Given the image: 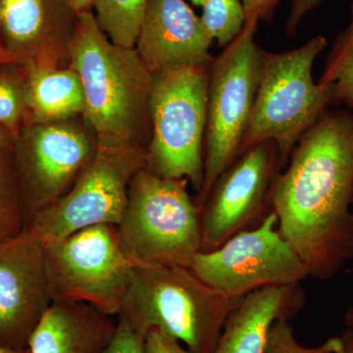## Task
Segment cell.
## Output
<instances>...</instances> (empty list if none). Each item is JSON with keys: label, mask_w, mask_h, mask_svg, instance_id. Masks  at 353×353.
Wrapping results in <instances>:
<instances>
[{"label": "cell", "mask_w": 353, "mask_h": 353, "mask_svg": "<svg viewBox=\"0 0 353 353\" xmlns=\"http://www.w3.org/2000/svg\"><path fill=\"white\" fill-rule=\"evenodd\" d=\"M0 353H30L28 348L25 350H15V348H10L0 345Z\"/></svg>", "instance_id": "cell-33"}, {"label": "cell", "mask_w": 353, "mask_h": 353, "mask_svg": "<svg viewBox=\"0 0 353 353\" xmlns=\"http://www.w3.org/2000/svg\"><path fill=\"white\" fill-rule=\"evenodd\" d=\"M15 137L9 130L0 125V150H11L13 148Z\"/></svg>", "instance_id": "cell-31"}, {"label": "cell", "mask_w": 353, "mask_h": 353, "mask_svg": "<svg viewBox=\"0 0 353 353\" xmlns=\"http://www.w3.org/2000/svg\"><path fill=\"white\" fill-rule=\"evenodd\" d=\"M326 46V38L316 36L294 50L265 52L259 90L239 157L252 146L272 141L285 168L299 139L334 101L333 88L314 82L312 77L316 58Z\"/></svg>", "instance_id": "cell-4"}, {"label": "cell", "mask_w": 353, "mask_h": 353, "mask_svg": "<svg viewBox=\"0 0 353 353\" xmlns=\"http://www.w3.org/2000/svg\"><path fill=\"white\" fill-rule=\"evenodd\" d=\"M190 270L204 284L234 296L269 287L301 284L305 265L283 238L274 211L212 252L197 253Z\"/></svg>", "instance_id": "cell-11"}, {"label": "cell", "mask_w": 353, "mask_h": 353, "mask_svg": "<svg viewBox=\"0 0 353 353\" xmlns=\"http://www.w3.org/2000/svg\"><path fill=\"white\" fill-rule=\"evenodd\" d=\"M101 353H145V336L122 316H118L112 340Z\"/></svg>", "instance_id": "cell-25"}, {"label": "cell", "mask_w": 353, "mask_h": 353, "mask_svg": "<svg viewBox=\"0 0 353 353\" xmlns=\"http://www.w3.org/2000/svg\"><path fill=\"white\" fill-rule=\"evenodd\" d=\"M52 303H85L119 315L134 265L121 245L115 225H97L44 246Z\"/></svg>", "instance_id": "cell-9"}, {"label": "cell", "mask_w": 353, "mask_h": 353, "mask_svg": "<svg viewBox=\"0 0 353 353\" xmlns=\"http://www.w3.org/2000/svg\"><path fill=\"white\" fill-rule=\"evenodd\" d=\"M117 327L113 316L85 303H51L32 332L30 353H101Z\"/></svg>", "instance_id": "cell-17"}, {"label": "cell", "mask_w": 353, "mask_h": 353, "mask_svg": "<svg viewBox=\"0 0 353 353\" xmlns=\"http://www.w3.org/2000/svg\"><path fill=\"white\" fill-rule=\"evenodd\" d=\"M339 336L341 345L336 353H353V329L347 328Z\"/></svg>", "instance_id": "cell-29"}, {"label": "cell", "mask_w": 353, "mask_h": 353, "mask_svg": "<svg viewBox=\"0 0 353 353\" xmlns=\"http://www.w3.org/2000/svg\"><path fill=\"white\" fill-rule=\"evenodd\" d=\"M145 353H194L170 334L152 329L145 336Z\"/></svg>", "instance_id": "cell-26"}, {"label": "cell", "mask_w": 353, "mask_h": 353, "mask_svg": "<svg viewBox=\"0 0 353 353\" xmlns=\"http://www.w3.org/2000/svg\"><path fill=\"white\" fill-rule=\"evenodd\" d=\"M97 150L99 139L83 116L21 130L12 157L28 221L69 192Z\"/></svg>", "instance_id": "cell-10"}, {"label": "cell", "mask_w": 353, "mask_h": 353, "mask_svg": "<svg viewBox=\"0 0 353 353\" xmlns=\"http://www.w3.org/2000/svg\"><path fill=\"white\" fill-rule=\"evenodd\" d=\"M148 0H94L102 31L113 43L134 48Z\"/></svg>", "instance_id": "cell-19"}, {"label": "cell", "mask_w": 353, "mask_h": 353, "mask_svg": "<svg viewBox=\"0 0 353 353\" xmlns=\"http://www.w3.org/2000/svg\"><path fill=\"white\" fill-rule=\"evenodd\" d=\"M6 61V57H4L3 51H2L1 43H0V62Z\"/></svg>", "instance_id": "cell-35"}, {"label": "cell", "mask_w": 353, "mask_h": 353, "mask_svg": "<svg viewBox=\"0 0 353 353\" xmlns=\"http://www.w3.org/2000/svg\"><path fill=\"white\" fill-rule=\"evenodd\" d=\"M318 83L333 88L334 101L353 110V2L350 23L336 37Z\"/></svg>", "instance_id": "cell-21"}, {"label": "cell", "mask_w": 353, "mask_h": 353, "mask_svg": "<svg viewBox=\"0 0 353 353\" xmlns=\"http://www.w3.org/2000/svg\"><path fill=\"white\" fill-rule=\"evenodd\" d=\"M27 222L14 169L12 148L0 150V241L23 233Z\"/></svg>", "instance_id": "cell-22"}, {"label": "cell", "mask_w": 353, "mask_h": 353, "mask_svg": "<svg viewBox=\"0 0 353 353\" xmlns=\"http://www.w3.org/2000/svg\"><path fill=\"white\" fill-rule=\"evenodd\" d=\"M76 13L92 12L94 0H66Z\"/></svg>", "instance_id": "cell-30"}, {"label": "cell", "mask_w": 353, "mask_h": 353, "mask_svg": "<svg viewBox=\"0 0 353 353\" xmlns=\"http://www.w3.org/2000/svg\"><path fill=\"white\" fill-rule=\"evenodd\" d=\"M29 123L59 122L83 116L85 94L78 73L64 68L27 69Z\"/></svg>", "instance_id": "cell-18"}, {"label": "cell", "mask_w": 353, "mask_h": 353, "mask_svg": "<svg viewBox=\"0 0 353 353\" xmlns=\"http://www.w3.org/2000/svg\"><path fill=\"white\" fill-rule=\"evenodd\" d=\"M188 183L148 168L132 178L126 209L116 227L134 266L190 268L201 252V210Z\"/></svg>", "instance_id": "cell-5"}, {"label": "cell", "mask_w": 353, "mask_h": 353, "mask_svg": "<svg viewBox=\"0 0 353 353\" xmlns=\"http://www.w3.org/2000/svg\"><path fill=\"white\" fill-rule=\"evenodd\" d=\"M29 122L28 71L11 61L0 62V125L14 137Z\"/></svg>", "instance_id": "cell-20"}, {"label": "cell", "mask_w": 353, "mask_h": 353, "mask_svg": "<svg viewBox=\"0 0 353 353\" xmlns=\"http://www.w3.org/2000/svg\"><path fill=\"white\" fill-rule=\"evenodd\" d=\"M78 13L66 0H0V43L6 61L26 69L70 66Z\"/></svg>", "instance_id": "cell-14"}, {"label": "cell", "mask_w": 353, "mask_h": 353, "mask_svg": "<svg viewBox=\"0 0 353 353\" xmlns=\"http://www.w3.org/2000/svg\"><path fill=\"white\" fill-rule=\"evenodd\" d=\"M305 303L301 284L264 288L246 294L227 318L212 353H263L274 323L290 321Z\"/></svg>", "instance_id": "cell-16"}, {"label": "cell", "mask_w": 353, "mask_h": 353, "mask_svg": "<svg viewBox=\"0 0 353 353\" xmlns=\"http://www.w3.org/2000/svg\"><path fill=\"white\" fill-rule=\"evenodd\" d=\"M51 303L41 243L27 230L0 241V345L28 348Z\"/></svg>", "instance_id": "cell-13"}, {"label": "cell", "mask_w": 353, "mask_h": 353, "mask_svg": "<svg viewBox=\"0 0 353 353\" xmlns=\"http://www.w3.org/2000/svg\"><path fill=\"white\" fill-rule=\"evenodd\" d=\"M322 1L323 0H292L289 17L285 23L287 36L290 38L294 36L304 16L315 9Z\"/></svg>", "instance_id": "cell-28"}, {"label": "cell", "mask_w": 353, "mask_h": 353, "mask_svg": "<svg viewBox=\"0 0 353 353\" xmlns=\"http://www.w3.org/2000/svg\"><path fill=\"white\" fill-rule=\"evenodd\" d=\"M283 171L277 148L264 141L241 153L217 179L201 209V252H212L273 211V190Z\"/></svg>", "instance_id": "cell-12"}, {"label": "cell", "mask_w": 353, "mask_h": 353, "mask_svg": "<svg viewBox=\"0 0 353 353\" xmlns=\"http://www.w3.org/2000/svg\"><path fill=\"white\" fill-rule=\"evenodd\" d=\"M340 336H331L319 347H306L296 340L289 321L279 320L269 332L263 353H336Z\"/></svg>", "instance_id": "cell-24"}, {"label": "cell", "mask_w": 353, "mask_h": 353, "mask_svg": "<svg viewBox=\"0 0 353 353\" xmlns=\"http://www.w3.org/2000/svg\"><path fill=\"white\" fill-rule=\"evenodd\" d=\"M243 299L212 289L188 267L134 266L118 316L143 336L158 329L192 352L212 353Z\"/></svg>", "instance_id": "cell-3"}, {"label": "cell", "mask_w": 353, "mask_h": 353, "mask_svg": "<svg viewBox=\"0 0 353 353\" xmlns=\"http://www.w3.org/2000/svg\"><path fill=\"white\" fill-rule=\"evenodd\" d=\"M70 66L82 82L83 118L99 143L148 150L152 138V74L136 48L113 43L92 12L78 14Z\"/></svg>", "instance_id": "cell-2"}, {"label": "cell", "mask_w": 353, "mask_h": 353, "mask_svg": "<svg viewBox=\"0 0 353 353\" xmlns=\"http://www.w3.org/2000/svg\"><path fill=\"white\" fill-rule=\"evenodd\" d=\"M259 23L243 31L209 66L204 178L194 202L201 210L216 179L239 157L259 90L265 51L255 43Z\"/></svg>", "instance_id": "cell-7"}, {"label": "cell", "mask_w": 353, "mask_h": 353, "mask_svg": "<svg viewBox=\"0 0 353 353\" xmlns=\"http://www.w3.org/2000/svg\"><path fill=\"white\" fill-rule=\"evenodd\" d=\"M345 326L347 328L353 329V305L345 311V318H343Z\"/></svg>", "instance_id": "cell-32"}, {"label": "cell", "mask_w": 353, "mask_h": 353, "mask_svg": "<svg viewBox=\"0 0 353 353\" xmlns=\"http://www.w3.org/2000/svg\"><path fill=\"white\" fill-rule=\"evenodd\" d=\"M245 12V25L263 20L268 22L280 0H241Z\"/></svg>", "instance_id": "cell-27"}, {"label": "cell", "mask_w": 353, "mask_h": 353, "mask_svg": "<svg viewBox=\"0 0 353 353\" xmlns=\"http://www.w3.org/2000/svg\"><path fill=\"white\" fill-rule=\"evenodd\" d=\"M209 65L167 70L152 75V138L148 170L185 179L197 192L204 178Z\"/></svg>", "instance_id": "cell-6"}, {"label": "cell", "mask_w": 353, "mask_h": 353, "mask_svg": "<svg viewBox=\"0 0 353 353\" xmlns=\"http://www.w3.org/2000/svg\"><path fill=\"white\" fill-rule=\"evenodd\" d=\"M212 43L201 17L185 0H148L134 48L154 75L210 64Z\"/></svg>", "instance_id": "cell-15"}, {"label": "cell", "mask_w": 353, "mask_h": 353, "mask_svg": "<svg viewBox=\"0 0 353 353\" xmlns=\"http://www.w3.org/2000/svg\"><path fill=\"white\" fill-rule=\"evenodd\" d=\"M278 228L309 276L353 259V112L326 111L294 146L273 190Z\"/></svg>", "instance_id": "cell-1"}, {"label": "cell", "mask_w": 353, "mask_h": 353, "mask_svg": "<svg viewBox=\"0 0 353 353\" xmlns=\"http://www.w3.org/2000/svg\"><path fill=\"white\" fill-rule=\"evenodd\" d=\"M190 1H192V3L194 4V6L202 7V6H203L204 2H205V0H190Z\"/></svg>", "instance_id": "cell-34"}, {"label": "cell", "mask_w": 353, "mask_h": 353, "mask_svg": "<svg viewBox=\"0 0 353 353\" xmlns=\"http://www.w3.org/2000/svg\"><path fill=\"white\" fill-rule=\"evenodd\" d=\"M148 167V150L99 143V150L73 187L50 208L28 221L26 230L48 246L97 225L119 224L131 181Z\"/></svg>", "instance_id": "cell-8"}, {"label": "cell", "mask_w": 353, "mask_h": 353, "mask_svg": "<svg viewBox=\"0 0 353 353\" xmlns=\"http://www.w3.org/2000/svg\"><path fill=\"white\" fill-rule=\"evenodd\" d=\"M202 24L220 48H226L245 26V17L241 0H205L202 6Z\"/></svg>", "instance_id": "cell-23"}]
</instances>
